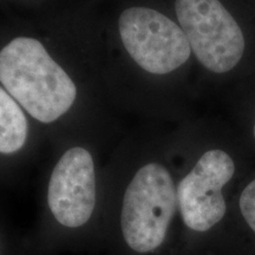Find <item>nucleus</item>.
<instances>
[{"label": "nucleus", "mask_w": 255, "mask_h": 255, "mask_svg": "<svg viewBox=\"0 0 255 255\" xmlns=\"http://www.w3.org/2000/svg\"><path fill=\"white\" fill-rule=\"evenodd\" d=\"M178 24L205 68L223 73L237 66L245 51L240 26L220 0H176Z\"/></svg>", "instance_id": "f03ea898"}, {"label": "nucleus", "mask_w": 255, "mask_h": 255, "mask_svg": "<svg viewBox=\"0 0 255 255\" xmlns=\"http://www.w3.org/2000/svg\"><path fill=\"white\" fill-rule=\"evenodd\" d=\"M235 171L234 162L220 149L206 151L176 186L177 210L190 234L212 231L225 218L227 206L222 188Z\"/></svg>", "instance_id": "20e7f679"}, {"label": "nucleus", "mask_w": 255, "mask_h": 255, "mask_svg": "<svg viewBox=\"0 0 255 255\" xmlns=\"http://www.w3.org/2000/svg\"><path fill=\"white\" fill-rule=\"evenodd\" d=\"M0 82L34 120L51 123L68 113L77 88L39 40L18 37L0 51Z\"/></svg>", "instance_id": "f257e3e1"}, {"label": "nucleus", "mask_w": 255, "mask_h": 255, "mask_svg": "<svg viewBox=\"0 0 255 255\" xmlns=\"http://www.w3.org/2000/svg\"><path fill=\"white\" fill-rule=\"evenodd\" d=\"M25 233L0 219V255H25Z\"/></svg>", "instance_id": "423d86ee"}, {"label": "nucleus", "mask_w": 255, "mask_h": 255, "mask_svg": "<svg viewBox=\"0 0 255 255\" xmlns=\"http://www.w3.org/2000/svg\"><path fill=\"white\" fill-rule=\"evenodd\" d=\"M254 137H255V124H254Z\"/></svg>", "instance_id": "6e6552de"}, {"label": "nucleus", "mask_w": 255, "mask_h": 255, "mask_svg": "<svg viewBox=\"0 0 255 255\" xmlns=\"http://www.w3.org/2000/svg\"><path fill=\"white\" fill-rule=\"evenodd\" d=\"M27 121L17 101L0 87V156L17 155L27 141Z\"/></svg>", "instance_id": "39448f33"}, {"label": "nucleus", "mask_w": 255, "mask_h": 255, "mask_svg": "<svg viewBox=\"0 0 255 255\" xmlns=\"http://www.w3.org/2000/svg\"><path fill=\"white\" fill-rule=\"evenodd\" d=\"M240 209L250 227L255 232V180L242 191L240 197Z\"/></svg>", "instance_id": "0eeeda50"}, {"label": "nucleus", "mask_w": 255, "mask_h": 255, "mask_svg": "<svg viewBox=\"0 0 255 255\" xmlns=\"http://www.w3.org/2000/svg\"><path fill=\"white\" fill-rule=\"evenodd\" d=\"M119 30L127 52L146 72L165 75L190 57V45L180 25L152 8L124 9Z\"/></svg>", "instance_id": "7ed1b4c3"}]
</instances>
